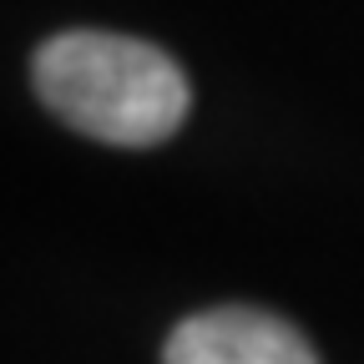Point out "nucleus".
Here are the masks:
<instances>
[{"label":"nucleus","instance_id":"nucleus-1","mask_svg":"<svg viewBox=\"0 0 364 364\" xmlns=\"http://www.w3.org/2000/svg\"><path fill=\"white\" fill-rule=\"evenodd\" d=\"M31 81L71 132L112 147H157L193 107V86L167 51L112 31H61L41 41Z\"/></svg>","mask_w":364,"mask_h":364},{"label":"nucleus","instance_id":"nucleus-2","mask_svg":"<svg viewBox=\"0 0 364 364\" xmlns=\"http://www.w3.org/2000/svg\"><path fill=\"white\" fill-rule=\"evenodd\" d=\"M162 364H318L309 339L263 309H208L172 329Z\"/></svg>","mask_w":364,"mask_h":364}]
</instances>
